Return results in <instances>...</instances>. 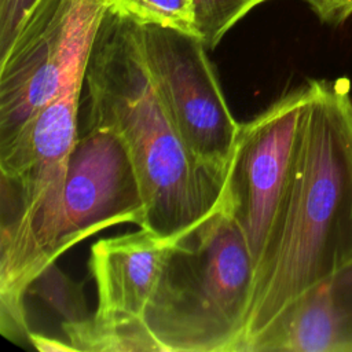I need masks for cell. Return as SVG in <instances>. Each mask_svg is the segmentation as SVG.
Wrapping results in <instances>:
<instances>
[{
  "label": "cell",
  "mask_w": 352,
  "mask_h": 352,
  "mask_svg": "<svg viewBox=\"0 0 352 352\" xmlns=\"http://www.w3.org/2000/svg\"><path fill=\"white\" fill-rule=\"evenodd\" d=\"M263 1L267 0H192L197 37L208 50L216 48L226 33Z\"/></svg>",
  "instance_id": "30bf717a"
},
{
  "label": "cell",
  "mask_w": 352,
  "mask_h": 352,
  "mask_svg": "<svg viewBox=\"0 0 352 352\" xmlns=\"http://www.w3.org/2000/svg\"><path fill=\"white\" fill-rule=\"evenodd\" d=\"M87 125L113 132L135 169L143 230L179 238L223 205L226 177L183 143L147 67L142 23L106 4L87 70Z\"/></svg>",
  "instance_id": "7a4b0ae2"
},
{
  "label": "cell",
  "mask_w": 352,
  "mask_h": 352,
  "mask_svg": "<svg viewBox=\"0 0 352 352\" xmlns=\"http://www.w3.org/2000/svg\"><path fill=\"white\" fill-rule=\"evenodd\" d=\"M142 41L151 78L183 143L199 164L228 179L242 124L226 102L208 48L194 34L157 23H142Z\"/></svg>",
  "instance_id": "5b68a950"
},
{
  "label": "cell",
  "mask_w": 352,
  "mask_h": 352,
  "mask_svg": "<svg viewBox=\"0 0 352 352\" xmlns=\"http://www.w3.org/2000/svg\"><path fill=\"white\" fill-rule=\"evenodd\" d=\"M142 23H157L195 34L192 0H106Z\"/></svg>",
  "instance_id": "8fae6325"
},
{
  "label": "cell",
  "mask_w": 352,
  "mask_h": 352,
  "mask_svg": "<svg viewBox=\"0 0 352 352\" xmlns=\"http://www.w3.org/2000/svg\"><path fill=\"white\" fill-rule=\"evenodd\" d=\"M106 0H37L0 56V148L59 94L85 81Z\"/></svg>",
  "instance_id": "277c9868"
},
{
  "label": "cell",
  "mask_w": 352,
  "mask_h": 352,
  "mask_svg": "<svg viewBox=\"0 0 352 352\" xmlns=\"http://www.w3.org/2000/svg\"><path fill=\"white\" fill-rule=\"evenodd\" d=\"M254 264L227 199L175 239L146 309L147 351L238 352Z\"/></svg>",
  "instance_id": "3957f363"
},
{
  "label": "cell",
  "mask_w": 352,
  "mask_h": 352,
  "mask_svg": "<svg viewBox=\"0 0 352 352\" xmlns=\"http://www.w3.org/2000/svg\"><path fill=\"white\" fill-rule=\"evenodd\" d=\"M37 0H0V56L12 44L22 22Z\"/></svg>",
  "instance_id": "4fadbf2b"
},
{
  "label": "cell",
  "mask_w": 352,
  "mask_h": 352,
  "mask_svg": "<svg viewBox=\"0 0 352 352\" xmlns=\"http://www.w3.org/2000/svg\"><path fill=\"white\" fill-rule=\"evenodd\" d=\"M249 352H352V261L292 301Z\"/></svg>",
  "instance_id": "9c48e42d"
},
{
  "label": "cell",
  "mask_w": 352,
  "mask_h": 352,
  "mask_svg": "<svg viewBox=\"0 0 352 352\" xmlns=\"http://www.w3.org/2000/svg\"><path fill=\"white\" fill-rule=\"evenodd\" d=\"M309 82L289 182L254 271L238 352H249L292 301L352 261L349 81Z\"/></svg>",
  "instance_id": "6da1fadb"
},
{
  "label": "cell",
  "mask_w": 352,
  "mask_h": 352,
  "mask_svg": "<svg viewBox=\"0 0 352 352\" xmlns=\"http://www.w3.org/2000/svg\"><path fill=\"white\" fill-rule=\"evenodd\" d=\"M29 342L38 351L44 352H58V351H74V346L70 344V341H62L58 338H51L44 334L38 333H30Z\"/></svg>",
  "instance_id": "9a60e30c"
},
{
  "label": "cell",
  "mask_w": 352,
  "mask_h": 352,
  "mask_svg": "<svg viewBox=\"0 0 352 352\" xmlns=\"http://www.w3.org/2000/svg\"><path fill=\"white\" fill-rule=\"evenodd\" d=\"M175 239L139 228L92 245L88 268L96 308L87 319L60 323L76 352L147 351L143 319Z\"/></svg>",
  "instance_id": "8992f818"
},
{
  "label": "cell",
  "mask_w": 352,
  "mask_h": 352,
  "mask_svg": "<svg viewBox=\"0 0 352 352\" xmlns=\"http://www.w3.org/2000/svg\"><path fill=\"white\" fill-rule=\"evenodd\" d=\"M34 282H38L40 286L33 283L29 292L34 290L40 298L47 301L63 318V322H78L89 316L81 286L62 274L55 267V263L47 267Z\"/></svg>",
  "instance_id": "7c38bea8"
},
{
  "label": "cell",
  "mask_w": 352,
  "mask_h": 352,
  "mask_svg": "<svg viewBox=\"0 0 352 352\" xmlns=\"http://www.w3.org/2000/svg\"><path fill=\"white\" fill-rule=\"evenodd\" d=\"M309 80L241 125L228 168L227 204L246 238L254 271L267 248L294 160Z\"/></svg>",
  "instance_id": "52a82bcc"
},
{
  "label": "cell",
  "mask_w": 352,
  "mask_h": 352,
  "mask_svg": "<svg viewBox=\"0 0 352 352\" xmlns=\"http://www.w3.org/2000/svg\"><path fill=\"white\" fill-rule=\"evenodd\" d=\"M316 16L329 25H341L352 15V0H304Z\"/></svg>",
  "instance_id": "5bb4252c"
},
{
  "label": "cell",
  "mask_w": 352,
  "mask_h": 352,
  "mask_svg": "<svg viewBox=\"0 0 352 352\" xmlns=\"http://www.w3.org/2000/svg\"><path fill=\"white\" fill-rule=\"evenodd\" d=\"M124 223L139 228L144 223V204L135 169L113 132L87 125L69 160L54 260L84 238Z\"/></svg>",
  "instance_id": "ba28073f"
}]
</instances>
